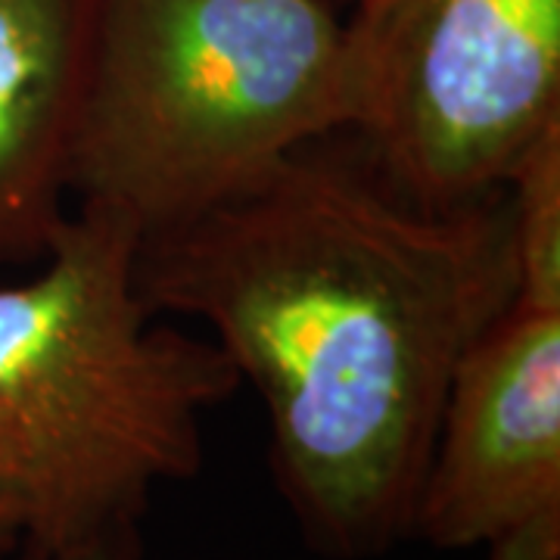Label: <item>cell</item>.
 I'll return each instance as SVG.
<instances>
[{
	"instance_id": "obj_8",
	"label": "cell",
	"mask_w": 560,
	"mask_h": 560,
	"mask_svg": "<svg viewBox=\"0 0 560 560\" xmlns=\"http://www.w3.org/2000/svg\"><path fill=\"white\" fill-rule=\"evenodd\" d=\"M489 560H560V511L541 514L489 545Z\"/></svg>"
},
{
	"instance_id": "obj_5",
	"label": "cell",
	"mask_w": 560,
	"mask_h": 560,
	"mask_svg": "<svg viewBox=\"0 0 560 560\" xmlns=\"http://www.w3.org/2000/svg\"><path fill=\"white\" fill-rule=\"evenodd\" d=\"M551 511H560V308L514 300L452 374L411 539L489 548Z\"/></svg>"
},
{
	"instance_id": "obj_4",
	"label": "cell",
	"mask_w": 560,
	"mask_h": 560,
	"mask_svg": "<svg viewBox=\"0 0 560 560\" xmlns=\"http://www.w3.org/2000/svg\"><path fill=\"white\" fill-rule=\"evenodd\" d=\"M342 79L346 135L393 187L480 200L560 121V0H361Z\"/></svg>"
},
{
	"instance_id": "obj_1",
	"label": "cell",
	"mask_w": 560,
	"mask_h": 560,
	"mask_svg": "<svg viewBox=\"0 0 560 560\" xmlns=\"http://www.w3.org/2000/svg\"><path fill=\"white\" fill-rule=\"evenodd\" d=\"M312 140L246 190L140 234L135 283L202 320L259 393L300 536L371 560L415 536L452 374L517 296L508 190L430 209Z\"/></svg>"
},
{
	"instance_id": "obj_9",
	"label": "cell",
	"mask_w": 560,
	"mask_h": 560,
	"mask_svg": "<svg viewBox=\"0 0 560 560\" xmlns=\"http://www.w3.org/2000/svg\"><path fill=\"white\" fill-rule=\"evenodd\" d=\"M50 560H109L101 551H72V555H60V558H50Z\"/></svg>"
},
{
	"instance_id": "obj_3",
	"label": "cell",
	"mask_w": 560,
	"mask_h": 560,
	"mask_svg": "<svg viewBox=\"0 0 560 560\" xmlns=\"http://www.w3.org/2000/svg\"><path fill=\"white\" fill-rule=\"evenodd\" d=\"M342 131V22L324 0H106L72 194L150 234Z\"/></svg>"
},
{
	"instance_id": "obj_2",
	"label": "cell",
	"mask_w": 560,
	"mask_h": 560,
	"mask_svg": "<svg viewBox=\"0 0 560 560\" xmlns=\"http://www.w3.org/2000/svg\"><path fill=\"white\" fill-rule=\"evenodd\" d=\"M140 224L81 200L44 268L0 283V560H140L160 486L202 470V420L243 386L212 337L156 320Z\"/></svg>"
},
{
	"instance_id": "obj_6",
	"label": "cell",
	"mask_w": 560,
	"mask_h": 560,
	"mask_svg": "<svg viewBox=\"0 0 560 560\" xmlns=\"http://www.w3.org/2000/svg\"><path fill=\"white\" fill-rule=\"evenodd\" d=\"M103 13L106 0H0V265L44 259L72 215Z\"/></svg>"
},
{
	"instance_id": "obj_7",
	"label": "cell",
	"mask_w": 560,
	"mask_h": 560,
	"mask_svg": "<svg viewBox=\"0 0 560 560\" xmlns=\"http://www.w3.org/2000/svg\"><path fill=\"white\" fill-rule=\"evenodd\" d=\"M517 259V296L560 308V121L529 143L504 184Z\"/></svg>"
}]
</instances>
